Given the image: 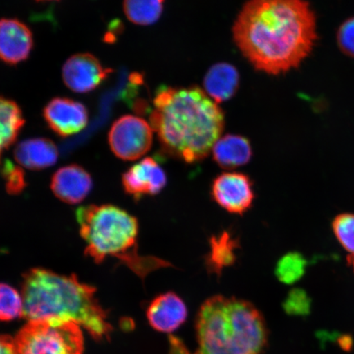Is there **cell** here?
<instances>
[{"label":"cell","instance_id":"6da1fadb","mask_svg":"<svg viewBox=\"0 0 354 354\" xmlns=\"http://www.w3.org/2000/svg\"><path fill=\"white\" fill-rule=\"evenodd\" d=\"M308 0H249L234 21V43L256 70L280 75L299 68L317 41Z\"/></svg>","mask_w":354,"mask_h":354},{"label":"cell","instance_id":"7a4b0ae2","mask_svg":"<svg viewBox=\"0 0 354 354\" xmlns=\"http://www.w3.org/2000/svg\"><path fill=\"white\" fill-rule=\"evenodd\" d=\"M150 125L163 154L194 165L212 152L224 130L225 116L198 86L163 87L153 100Z\"/></svg>","mask_w":354,"mask_h":354},{"label":"cell","instance_id":"3957f363","mask_svg":"<svg viewBox=\"0 0 354 354\" xmlns=\"http://www.w3.org/2000/svg\"><path fill=\"white\" fill-rule=\"evenodd\" d=\"M95 292V288L84 284L75 275L30 269L22 277V317L28 322L57 319L76 323L97 340L109 339L113 327Z\"/></svg>","mask_w":354,"mask_h":354},{"label":"cell","instance_id":"277c9868","mask_svg":"<svg viewBox=\"0 0 354 354\" xmlns=\"http://www.w3.org/2000/svg\"><path fill=\"white\" fill-rule=\"evenodd\" d=\"M77 219L86 255L96 263L116 259L142 280L157 270L174 267L157 257L139 254L138 221L119 207L84 206L77 210Z\"/></svg>","mask_w":354,"mask_h":354},{"label":"cell","instance_id":"5b68a950","mask_svg":"<svg viewBox=\"0 0 354 354\" xmlns=\"http://www.w3.org/2000/svg\"><path fill=\"white\" fill-rule=\"evenodd\" d=\"M196 354H262L268 342L264 318L248 301L214 295L199 309Z\"/></svg>","mask_w":354,"mask_h":354},{"label":"cell","instance_id":"8992f818","mask_svg":"<svg viewBox=\"0 0 354 354\" xmlns=\"http://www.w3.org/2000/svg\"><path fill=\"white\" fill-rule=\"evenodd\" d=\"M13 340L16 354H82L84 351L81 326L57 319L30 321Z\"/></svg>","mask_w":354,"mask_h":354},{"label":"cell","instance_id":"52a82bcc","mask_svg":"<svg viewBox=\"0 0 354 354\" xmlns=\"http://www.w3.org/2000/svg\"><path fill=\"white\" fill-rule=\"evenodd\" d=\"M153 128L150 124L133 115L118 118L109 133L113 153L125 161H135L147 153L153 145Z\"/></svg>","mask_w":354,"mask_h":354},{"label":"cell","instance_id":"ba28073f","mask_svg":"<svg viewBox=\"0 0 354 354\" xmlns=\"http://www.w3.org/2000/svg\"><path fill=\"white\" fill-rule=\"evenodd\" d=\"M211 197L229 214L243 216L253 207L255 190L253 180L243 172H223L212 180Z\"/></svg>","mask_w":354,"mask_h":354},{"label":"cell","instance_id":"9c48e42d","mask_svg":"<svg viewBox=\"0 0 354 354\" xmlns=\"http://www.w3.org/2000/svg\"><path fill=\"white\" fill-rule=\"evenodd\" d=\"M122 180L125 192L138 201L160 194L167 184V176L154 158L148 157L124 172Z\"/></svg>","mask_w":354,"mask_h":354},{"label":"cell","instance_id":"30bf717a","mask_svg":"<svg viewBox=\"0 0 354 354\" xmlns=\"http://www.w3.org/2000/svg\"><path fill=\"white\" fill-rule=\"evenodd\" d=\"M110 73V69L104 68L100 60L91 54H77L69 57L62 71L65 85L76 93L95 90Z\"/></svg>","mask_w":354,"mask_h":354},{"label":"cell","instance_id":"8fae6325","mask_svg":"<svg viewBox=\"0 0 354 354\" xmlns=\"http://www.w3.org/2000/svg\"><path fill=\"white\" fill-rule=\"evenodd\" d=\"M44 118L48 127L62 137L77 134L88 120L85 106L68 98L52 100L44 109Z\"/></svg>","mask_w":354,"mask_h":354},{"label":"cell","instance_id":"7c38bea8","mask_svg":"<svg viewBox=\"0 0 354 354\" xmlns=\"http://www.w3.org/2000/svg\"><path fill=\"white\" fill-rule=\"evenodd\" d=\"M51 189L61 201L77 205L91 193V176L81 166L71 165L59 168L51 180Z\"/></svg>","mask_w":354,"mask_h":354},{"label":"cell","instance_id":"4fadbf2b","mask_svg":"<svg viewBox=\"0 0 354 354\" xmlns=\"http://www.w3.org/2000/svg\"><path fill=\"white\" fill-rule=\"evenodd\" d=\"M33 47L32 33L16 19L0 20V59L17 64L28 59Z\"/></svg>","mask_w":354,"mask_h":354},{"label":"cell","instance_id":"5bb4252c","mask_svg":"<svg viewBox=\"0 0 354 354\" xmlns=\"http://www.w3.org/2000/svg\"><path fill=\"white\" fill-rule=\"evenodd\" d=\"M147 318L154 330L171 333L183 324L188 315L187 305L174 292L159 295L147 308Z\"/></svg>","mask_w":354,"mask_h":354},{"label":"cell","instance_id":"9a60e30c","mask_svg":"<svg viewBox=\"0 0 354 354\" xmlns=\"http://www.w3.org/2000/svg\"><path fill=\"white\" fill-rule=\"evenodd\" d=\"M241 249L240 238L224 230L209 239V251L205 256L206 270L210 275L220 277L225 269L236 263L237 251Z\"/></svg>","mask_w":354,"mask_h":354},{"label":"cell","instance_id":"2e32d148","mask_svg":"<svg viewBox=\"0 0 354 354\" xmlns=\"http://www.w3.org/2000/svg\"><path fill=\"white\" fill-rule=\"evenodd\" d=\"M15 161L30 171H41L55 165L59 158V150L53 141L46 138H33L21 141L15 149Z\"/></svg>","mask_w":354,"mask_h":354},{"label":"cell","instance_id":"e0dca14e","mask_svg":"<svg viewBox=\"0 0 354 354\" xmlns=\"http://www.w3.org/2000/svg\"><path fill=\"white\" fill-rule=\"evenodd\" d=\"M212 153L216 165L228 171L248 165L253 158L250 140L239 135L228 134L220 137Z\"/></svg>","mask_w":354,"mask_h":354},{"label":"cell","instance_id":"ac0fdd59","mask_svg":"<svg viewBox=\"0 0 354 354\" xmlns=\"http://www.w3.org/2000/svg\"><path fill=\"white\" fill-rule=\"evenodd\" d=\"M239 85L240 74L233 65L227 63H219L211 66L203 79L207 95L218 104L232 99Z\"/></svg>","mask_w":354,"mask_h":354},{"label":"cell","instance_id":"d6986e66","mask_svg":"<svg viewBox=\"0 0 354 354\" xmlns=\"http://www.w3.org/2000/svg\"><path fill=\"white\" fill-rule=\"evenodd\" d=\"M24 123L19 105L0 97V159L3 153L15 142Z\"/></svg>","mask_w":354,"mask_h":354},{"label":"cell","instance_id":"ffe728a7","mask_svg":"<svg viewBox=\"0 0 354 354\" xmlns=\"http://www.w3.org/2000/svg\"><path fill=\"white\" fill-rule=\"evenodd\" d=\"M165 0H124V12L136 25L155 24L162 15Z\"/></svg>","mask_w":354,"mask_h":354},{"label":"cell","instance_id":"44dd1931","mask_svg":"<svg viewBox=\"0 0 354 354\" xmlns=\"http://www.w3.org/2000/svg\"><path fill=\"white\" fill-rule=\"evenodd\" d=\"M308 264V260L299 252H289L279 259L275 275L283 284L293 285L305 275Z\"/></svg>","mask_w":354,"mask_h":354},{"label":"cell","instance_id":"7402d4cb","mask_svg":"<svg viewBox=\"0 0 354 354\" xmlns=\"http://www.w3.org/2000/svg\"><path fill=\"white\" fill-rule=\"evenodd\" d=\"M24 316V299L15 288L0 283V321L8 322Z\"/></svg>","mask_w":354,"mask_h":354},{"label":"cell","instance_id":"603a6c76","mask_svg":"<svg viewBox=\"0 0 354 354\" xmlns=\"http://www.w3.org/2000/svg\"><path fill=\"white\" fill-rule=\"evenodd\" d=\"M312 300L307 292L299 288L291 290L282 306L288 315L308 316L311 311Z\"/></svg>","mask_w":354,"mask_h":354},{"label":"cell","instance_id":"cb8c5ba5","mask_svg":"<svg viewBox=\"0 0 354 354\" xmlns=\"http://www.w3.org/2000/svg\"><path fill=\"white\" fill-rule=\"evenodd\" d=\"M336 42L344 55L354 59V16L339 26L336 34Z\"/></svg>","mask_w":354,"mask_h":354},{"label":"cell","instance_id":"d4e9b609","mask_svg":"<svg viewBox=\"0 0 354 354\" xmlns=\"http://www.w3.org/2000/svg\"><path fill=\"white\" fill-rule=\"evenodd\" d=\"M3 176L6 180L7 189L11 194H19L24 189L26 183L24 175L19 167L12 163H6L3 167Z\"/></svg>","mask_w":354,"mask_h":354},{"label":"cell","instance_id":"484cf974","mask_svg":"<svg viewBox=\"0 0 354 354\" xmlns=\"http://www.w3.org/2000/svg\"><path fill=\"white\" fill-rule=\"evenodd\" d=\"M0 354H16L15 340L8 335H0Z\"/></svg>","mask_w":354,"mask_h":354},{"label":"cell","instance_id":"4316f807","mask_svg":"<svg viewBox=\"0 0 354 354\" xmlns=\"http://www.w3.org/2000/svg\"><path fill=\"white\" fill-rule=\"evenodd\" d=\"M171 354H189L183 342L171 336L170 338Z\"/></svg>","mask_w":354,"mask_h":354},{"label":"cell","instance_id":"83f0119b","mask_svg":"<svg viewBox=\"0 0 354 354\" xmlns=\"http://www.w3.org/2000/svg\"><path fill=\"white\" fill-rule=\"evenodd\" d=\"M351 268L353 269V272H354V265H353Z\"/></svg>","mask_w":354,"mask_h":354},{"label":"cell","instance_id":"f1b7e54d","mask_svg":"<svg viewBox=\"0 0 354 354\" xmlns=\"http://www.w3.org/2000/svg\"></svg>","mask_w":354,"mask_h":354}]
</instances>
